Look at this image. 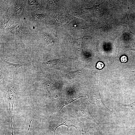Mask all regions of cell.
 <instances>
[{"label":"cell","mask_w":135,"mask_h":135,"mask_svg":"<svg viewBox=\"0 0 135 135\" xmlns=\"http://www.w3.org/2000/svg\"><path fill=\"white\" fill-rule=\"evenodd\" d=\"M45 17V16L44 15L41 14H36L34 16V19L38 21L42 20Z\"/></svg>","instance_id":"cell-11"},{"label":"cell","mask_w":135,"mask_h":135,"mask_svg":"<svg viewBox=\"0 0 135 135\" xmlns=\"http://www.w3.org/2000/svg\"><path fill=\"white\" fill-rule=\"evenodd\" d=\"M121 105L129 108L135 112V101L131 103L127 104H122Z\"/></svg>","instance_id":"cell-10"},{"label":"cell","mask_w":135,"mask_h":135,"mask_svg":"<svg viewBox=\"0 0 135 135\" xmlns=\"http://www.w3.org/2000/svg\"><path fill=\"white\" fill-rule=\"evenodd\" d=\"M28 2L29 4L33 7L35 6L37 3V2L34 0H28Z\"/></svg>","instance_id":"cell-13"},{"label":"cell","mask_w":135,"mask_h":135,"mask_svg":"<svg viewBox=\"0 0 135 135\" xmlns=\"http://www.w3.org/2000/svg\"><path fill=\"white\" fill-rule=\"evenodd\" d=\"M44 39L45 42L47 45L51 46H54V41L49 36L47 35H45L44 36Z\"/></svg>","instance_id":"cell-8"},{"label":"cell","mask_w":135,"mask_h":135,"mask_svg":"<svg viewBox=\"0 0 135 135\" xmlns=\"http://www.w3.org/2000/svg\"><path fill=\"white\" fill-rule=\"evenodd\" d=\"M2 60L5 63H6L8 64V66H14L16 68V70L14 72V73L13 75L16 72L17 70L20 67L22 66H23L26 65L28 64H14L12 63H10V62H8L5 60H4L3 59L1 58Z\"/></svg>","instance_id":"cell-7"},{"label":"cell","mask_w":135,"mask_h":135,"mask_svg":"<svg viewBox=\"0 0 135 135\" xmlns=\"http://www.w3.org/2000/svg\"><path fill=\"white\" fill-rule=\"evenodd\" d=\"M22 8V5L20 3L17 4L15 6V11L16 14H19L21 12Z\"/></svg>","instance_id":"cell-9"},{"label":"cell","mask_w":135,"mask_h":135,"mask_svg":"<svg viewBox=\"0 0 135 135\" xmlns=\"http://www.w3.org/2000/svg\"><path fill=\"white\" fill-rule=\"evenodd\" d=\"M57 2L56 0H51L48 1V3L52 5L55 4H56Z\"/></svg>","instance_id":"cell-16"},{"label":"cell","mask_w":135,"mask_h":135,"mask_svg":"<svg viewBox=\"0 0 135 135\" xmlns=\"http://www.w3.org/2000/svg\"><path fill=\"white\" fill-rule=\"evenodd\" d=\"M121 60L122 62H125L127 61L126 58L125 56H123L121 57Z\"/></svg>","instance_id":"cell-17"},{"label":"cell","mask_w":135,"mask_h":135,"mask_svg":"<svg viewBox=\"0 0 135 135\" xmlns=\"http://www.w3.org/2000/svg\"><path fill=\"white\" fill-rule=\"evenodd\" d=\"M75 112L78 116L87 118L101 127L90 113L88 108V103L87 101L82 102L79 103L76 107Z\"/></svg>","instance_id":"cell-1"},{"label":"cell","mask_w":135,"mask_h":135,"mask_svg":"<svg viewBox=\"0 0 135 135\" xmlns=\"http://www.w3.org/2000/svg\"><path fill=\"white\" fill-rule=\"evenodd\" d=\"M9 114H10V116L11 118V121L10 123H11V126L12 129V135H13L12 126V118H11V117L10 116V114L9 113Z\"/></svg>","instance_id":"cell-18"},{"label":"cell","mask_w":135,"mask_h":135,"mask_svg":"<svg viewBox=\"0 0 135 135\" xmlns=\"http://www.w3.org/2000/svg\"><path fill=\"white\" fill-rule=\"evenodd\" d=\"M98 94V92L92 93L88 97L89 102L90 103L97 106L103 111L112 114L113 112L105 104L100 96Z\"/></svg>","instance_id":"cell-2"},{"label":"cell","mask_w":135,"mask_h":135,"mask_svg":"<svg viewBox=\"0 0 135 135\" xmlns=\"http://www.w3.org/2000/svg\"><path fill=\"white\" fill-rule=\"evenodd\" d=\"M42 65L46 67L56 68L60 66V62L59 59L50 60L47 62H41Z\"/></svg>","instance_id":"cell-5"},{"label":"cell","mask_w":135,"mask_h":135,"mask_svg":"<svg viewBox=\"0 0 135 135\" xmlns=\"http://www.w3.org/2000/svg\"><path fill=\"white\" fill-rule=\"evenodd\" d=\"M104 66V64L101 62H98L97 64L96 67L99 69H101Z\"/></svg>","instance_id":"cell-15"},{"label":"cell","mask_w":135,"mask_h":135,"mask_svg":"<svg viewBox=\"0 0 135 135\" xmlns=\"http://www.w3.org/2000/svg\"><path fill=\"white\" fill-rule=\"evenodd\" d=\"M16 90L15 85L14 84H10L8 88L6 96L8 101L9 104L10 102L12 104L13 112V104L16 99Z\"/></svg>","instance_id":"cell-4"},{"label":"cell","mask_w":135,"mask_h":135,"mask_svg":"<svg viewBox=\"0 0 135 135\" xmlns=\"http://www.w3.org/2000/svg\"><path fill=\"white\" fill-rule=\"evenodd\" d=\"M100 4L98 5H95L94 6L92 7L91 8H88V9H91L93 10H97L98 9L100 8Z\"/></svg>","instance_id":"cell-14"},{"label":"cell","mask_w":135,"mask_h":135,"mask_svg":"<svg viewBox=\"0 0 135 135\" xmlns=\"http://www.w3.org/2000/svg\"><path fill=\"white\" fill-rule=\"evenodd\" d=\"M80 122L78 118L72 117H68L66 118V120L63 122L58 124L54 126L52 128L54 130V133L53 135H54L56 129L58 127L65 126L67 127V130L70 127H74L76 129H78L77 124Z\"/></svg>","instance_id":"cell-3"},{"label":"cell","mask_w":135,"mask_h":135,"mask_svg":"<svg viewBox=\"0 0 135 135\" xmlns=\"http://www.w3.org/2000/svg\"><path fill=\"white\" fill-rule=\"evenodd\" d=\"M84 38H80L77 39L75 42L76 45L78 47H81L82 46V39Z\"/></svg>","instance_id":"cell-12"},{"label":"cell","mask_w":135,"mask_h":135,"mask_svg":"<svg viewBox=\"0 0 135 135\" xmlns=\"http://www.w3.org/2000/svg\"><path fill=\"white\" fill-rule=\"evenodd\" d=\"M82 72V69H80L77 70L70 72L67 74L66 76L70 79H72L78 77Z\"/></svg>","instance_id":"cell-6"}]
</instances>
